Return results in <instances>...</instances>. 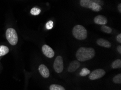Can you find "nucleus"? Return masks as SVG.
Instances as JSON below:
<instances>
[{
  "label": "nucleus",
  "mask_w": 121,
  "mask_h": 90,
  "mask_svg": "<svg viewBox=\"0 0 121 90\" xmlns=\"http://www.w3.org/2000/svg\"><path fill=\"white\" fill-rule=\"evenodd\" d=\"M6 38L11 45H15L18 42L17 32L13 28H8L6 31Z\"/></svg>",
  "instance_id": "nucleus-3"
},
{
  "label": "nucleus",
  "mask_w": 121,
  "mask_h": 90,
  "mask_svg": "<svg viewBox=\"0 0 121 90\" xmlns=\"http://www.w3.org/2000/svg\"><path fill=\"white\" fill-rule=\"evenodd\" d=\"M96 54L94 49L91 47H81L76 52V57L80 62H85L94 57Z\"/></svg>",
  "instance_id": "nucleus-1"
},
{
  "label": "nucleus",
  "mask_w": 121,
  "mask_h": 90,
  "mask_svg": "<svg viewBox=\"0 0 121 90\" xmlns=\"http://www.w3.org/2000/svg\"><path fill=\"white\" fill-rule=\"evenodd\" d=\"M80 66V63L77 60H73L69 64L68 67V71L69 72H73L76 71Z\"/></svg>",
  "instance_id": "nucleus-9"
},
{
  "label": "nucleus",
  "mask_w": 121,
  "mask_h": 90,
  "mask_svg": "<svg viewBox=\"0 0 121 90\" xmlns=\"http://www.w3.org/2000/svg\"><path fill=\"white\" fill-rule=\"evenodd\" d=\"M92 2H96L101 6L104 4L102 0H80V4L84 8H88L89 5Z\"/></svg>",
  "instance_id": "nucleus-7"
},
{
  "label": "nucleus",
  "mask_w": 121,
  "mask_h": 90,
  "mask_svg": "<svg viewBox=\"0 0 121 90\" xmlns=\"http://www.w3.org/2000/svg\"><path fill=\"white\" fill-rule=\"evenodd\" d=\"M53 68L55 71L57 73H61L63 71L64 62L61 56H58L56 58L53 64Z\"/></svg>",
  "instance_id": "nucleus-4"
},
{
  "label": "nucleus",
  "mask_w": 121,
  "mask_h": 90,
  "mask_svg": "<svg viewBox=\"0 0 121 90\" xmlns=\"http://www.w3.org/2000/svg\"><path fill=\"white\" fill-rule=\"evenodd\" d=\"M49 90H65V89L60 85L52 84L49 87Z\"/></svg>",
  "instance_id": "nucleus-14"
},
{
  "label": "nucleus",
  "mask_w": 121,
  "mask_h": 90,
  "mask_svg": "<svg viewBox=\"0 0 121 90\" xmlns=\"http://www.w3.org/2000/svg\"><path fill=\"white\" fill-rule=\"evenodd\" d=\"M117 51L119 52V54H121V45H119L118 47H117Z\"/></svg>",
  "instance_id": "nucleus-22"
},
{
  "label": "nucleus",
  "mask_w": 121,
  "mask_h": 90,
  "mask_svg": "<svg viewBox=\"0 0 121 90\" xmlns=\"http://www.w3.org/2000/svg\"><path fill=\"white\" fill-rule=\"evenodd\" d=\"M42 51L43 54L47 57L51 58L54 56V51L49 46L47 45H43L42 47Z\"/></svg>",
  "instance_id": "nucleus-6"
},
{
  "label": "nucleus",
  "mask_w": 121,
  "mask_h": 90,
  "mask_svg": "<svg viewBox=\"0 0 121 90\" xmlns=\"http://www.w3.org/2000/svg\"><path fill=\"white\" fill-rule=\"evenodd\" d=\"M90 73V71L89 69H87V68L84 67L82 69V70L80 72V75L82 77H85L87 76V75L89 74Z\"/></svg>",
  "instance_id": "nucleus-17"
},
{
  "label": "nucleus",
  "mask_w": 121,
  "mask_h": 90,
  "mask_svg": "<svg viewBox=\"0 0 121 90\" xmlns=\"http://www.w3.org/2000/svg\"><path fill=\"white\" fill-rule=\"evenodd\" d=\"M88 8L92 9L93 11L96 12H98L102 9V7L100 5L96 2H92L90 3L88 6Z\"/></svg>",
  "instance_id": "nucleus-12"
},
{
  "label": "nucleus",
  "mask_w": 121,
  "mask_h": 90,
  "mask_svg": "<svg viewBox=\"0 0 121 90\" xmlns=\"http://www.w3.org/2000/svg\"><path fill=\"white\" fill-rule=\"evenodd\" d=\"M113 82L115 84H121V74L116 75L113 78Z\"/></svg>",
  "instance_id": "nucleus-19"
},
{
  "label": "nucleus",
  "mask_w": 121,
  "mask_h": 90,
  "mask_svg": "<svg viewBox=\"0 0 121 90\" xmlns=\"http://www.w3.org/2000/svg\"><path fill=\"white\" fill-rule=\"evenodd\" d=\"M94 22L97 24L105 25L108 22V20L103 15H98L95 17Z\"/></svg>",
  "instance_id": "nucleus-10"
},
{
  "label": "nucleus",
  "mask_w": 121,
  "mask_h": 90,
  "mask_svg": "<svg viewBox=\"0 0 121 90\" xmlns=\"http://www.w3.org/2000/svg\"><path fill=\"white\" fill-rule=\"evenodd\" d=\"M72 34L76 39L84 40L87 37V32L86 29L81 25H77L72 30Z\"/></svg>",
  "instance_id": "nucleus-2"
},
{
  "label": "nucleus",
  "mask_w": 121,
  "mask_h": 90,
  "mask_svg": "<svg viewBox=\"0 0 121 90\" xmlns=\"http://www.w3.org/2000/svg\"><path fill=\"white\" fill-rule=\"evenodd\" d=\"M112 67L113 69H118V68L121 67V60L116 59L115 60L113 63H112Z\"/></svg>",
  "instance_id": "nucleus-15"
},
{
  "label": "nucleus",
  "mask_w": 121,
  "mask_h": 90,
  "mask_svg": "<svg viewBox=\"0 0 121 90\" xmlns=\"http://www.w3.org/2000/svg\"><path fill=\"white\" fill-rule=\"evenodd\" d=\"M105 74V71L103 69H99L90 72L89 76V78L90 80H94L100 79Z\"/></svg>",
  "instance_id": "nucleus-5"
},
{
  "label": "nucleus",
  "mask_w": 121,
  "mask_h": 90,
  "mask_svg": "<svg viewBox=\"0 0 121 90\" xmlns=\"http://www.w3.org/2000/svg\"><path fill=\"white\" fill-rule=\"evenodd\" d=\"M53 27V22L52 21H49L48 22L46 23V27L47 29L49 30V29H51L52 27Z\"/></svg>",
  "instance_id": "nucleus-20"
},
{
  "label": "nucleus",
  "mask_w": 121,
  "mask_h": 90,
  "mask_svg": "<svg viewBox=\"0 0 121 90\" xmlns=\"http://www.w3.org/2000/svg\"><path fill=\"white\" fill-rule=\"evenodd\" d=\"M96 43L98 45L106 48H110L111 47V44L109 41L103 38H99L97 40Z\"/></svg>",
  "instance_id": "nucleus-11"
},
{
  "label": "nucleus",
  "mask_w": 121,
  "mask_h": 90,
  "mask_svg": "<svg viewBox=\"0 0 121 90\" xmlns=\"http://www.w3.org/2000/svg\"><path fill=\"white\" fill-rule=\"evenodd\" d=\"M116 39L117 41L119 43H121V34H119L116 37Z\"/></svg>",
  "instance_id": "nucleus-21"
},
{
  "label": "nucleus",
  "mask_w": 121,
  "mask_h": 90,
  "mask_svg": "<svg viewBox=\"0 0 121 90\" xmlns=\"http://www.w3.org/2000/svg\"><path fill=\"white\" fill-rule=\"evenodd\" d=\"M118 10L119 11V12H121V3H120V4H118Z\"/></svg>",
  "instance_id": "nucleus-23"
},
{
  "label": "nucleus",
  "mask_w": 121,
  "mask_h": 90,
  "mask_svg": "<svg viewBox=\"0 0 121 90\" xmlns=\"http://www.w3.org/2000/svg\"><path fill=\"white\" fill-rule=\"evenodd\" d=\"M39 71L43 78H47L49 76V70L44 64H41L39 67Z\"/></svg>",
  "instance_id": "nucleus-8"
},
{
  "label": "nucleus",
  "mask_w": 121,
  "mask_h": 90,
  "mask_svg": "<svg viewBox=\"0 0 121 90\" xmlns=\"http://www.w3.org/2000/svg\"><path fill=\"white\" fill-rule=\"evenodd\" d=\"M9 51V48L6 46L1 45L0 46V57L4 56L8 54Z\"/></svg>",
  "instance_id": "nucleus-13"
},
{
  "label": "nucleus",
  "mask_w": 121,
  "mask_h": 90,
  "mask_svg": "<svg viewBox=\"0 0 121 90\" xmlns=\"http://www.w3.org/2000/svg\"><path fill=\"white\" fill-rule=\"evenodd\" d=\"M40 12H41V10L39 8H36V7H34V8H33L30 10V13L33 15H39Z\"/></svg>",
  "instance_id": "nucleus-18"
},
{
  "label": "nucleus",
  "mask_w": 121,
  "mask_h": 90,
  "mask_svg": "<svg viewBox=\"0 0 121 90\" xmlns=\"http://www.w3.org/2000/svg\"><path fill=\"white\" fill-rule=\"evenodd\" d=\"M101 30L107 34H110L112 32V29L109 27H108L105 25H103L101 27Z\"/></svg>",
  "instance_id": "nucleus-16"
}]
</instances>
